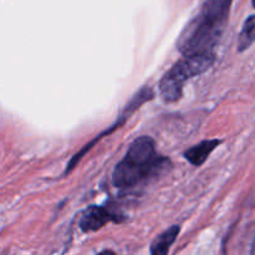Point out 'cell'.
<instances>
[{"instance_id":"6da1fadb","label":"cell","mask_w":255,"mask_h":255,"mask_svg":"<svg viewBox=\"0 0 255 255\" xmlns=\"http://www.w3.org/2000/svg\"><path fill=\"white\" fill-rule=\"evenodd\" d=\"M233 0H207L199 14L179 36L177 47L183 56L214 54L228 22Z\"/></svg>"},{"instance_id":"7a4b0ae2","label":"cell","mask_w":255,"mask_h":255,"mask_svg":"<svg viewBox=\"0 0 255 255\" xmlns=\"http://www.w3.org/2000/svg\"><path fill=\"white\" fill-rule=\"evenodd\" d=\"M171 167L167 157L157 153L153 139L142 136L132 142L125 158L115 167L112 183L116 188H132L166 173Z\"/></svg>"},{"instance_id":"3957f363","label":"cell","mask_w":255,"mask_h":255,"mask_svg":"<svg viewBox=\"0 0 255 255\" xmlns=\"http://www.w3.org/2000/svg\"><path fill=\"white\" fill-rule=\"evenodd\" d=\"M216 60L214 54H199L183 56L162 77L159 92L166 102H176L181 99L186 81L206 72Z\"/></svg>"},{"instance_id":"277c9868","label":"cell","mask_w":255,"mask_h":255,"mask_svg":"<svg viewBox=\"0 0 255 255\" xmlns=\"http://www.w3.org/2000/svg\"><path fill=\"white\" fill-rule=\"evenodd\" d=\"M124 219V216H120V214L110 211L106 207L92 206L82 213L81 218H80V228L85 233H90V232L99 231L111 222L121 223Z\"/></svg>"},{"instance_id":"5b68a950","label":"cell","mask_w":255,"mask_h":255,"mask_svg":"<svg viewBox=\"0 0 255 255\" xmlns=\"http://www.w3.org/2000/svg\"><path fill=\"white\" fill-rule=\"evenodd\" d=\"M222 143L221 139H207V141H202L201 143L196 144L188 151L184 152V158L193 166H202L209 154Z\"/></svg>"},{"instance_id":"8992f818","label":"cell","mask_w":255,"mask_h":255,"mask_svg":"<svg viewBox=\"0 0 255 255\" xmlns=\"http://www.w3.org/2000/svg\"><path fill=\"white\" fill-rule=\"evenodd\" d=\"M179 231H181L179 226H172L171 228L157 236L151 243V248H149L151 255H168L169 249L176 242Z\"/></svg>"},{"instance_id":"52a82bcc","label":"cell","mask_w":255,"mask_h":255,"mask_svg":"<svg viewBox=\"0 0 255 255\" xmlns=\"http://www.w3.org/2000/svg\"><path fill=\"white\" fill-rule=\"evenodd\" d=\"M255 42V15H252L244 21L238 39V51L243 52L248 50Z\"/></svg>"},{"instance_id":"ba28073f","label":"cell","mask_w":255,"mask_h":255,"mask_svg":"<svg viewBox=\"0 0 255 255\" xmlns=\"http://www.w3.org/2000/svg\"><path fill=\"white\" fill-rule=\"evenodd\" d=\"M97 255H116V254H115L112 251H104V252H101V253H99Z\"/></svg>"},{"instance_id":"9c48e42d","label":"cell","mask_w":255,"mask_h":255,"mask_svg":"<svg viewBox=\"0 0 255 255\" xmlns=\"http://www.w3.org/2000/svg\"><path fill=\"white\" fill-rule=\"evenodd\" d=\"M253 253L255 254V239H254V243H253Z\"/></svg>"},{"instance_id":"30bf717a","label":"cell","mask_w":255,"mask_h":255,"mask_svg":"<svg viewBox=\"0 0 255 255\" xmlns=\"http://www.w3.org/2000/svg\"><path fill=\"white\" fill-rule=\"evenodd\" d=\"M252 1H253V6L255 7V0H252Z\"/></svg>"}]
</instances>
